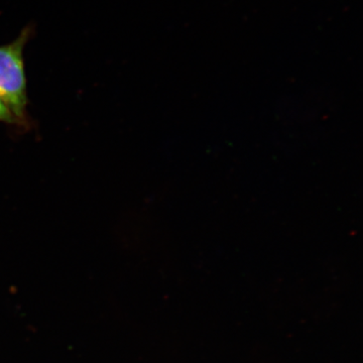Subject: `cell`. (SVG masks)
<instances>
[{
  "label": "cell",
  "instance_id": "cell-1",
  "mask_svg": "<svg viewBox=\"0 0 363 363\" xmlns=\"http://www.w3.org/2000/svg\"><path fill=\"white\" fill-rule=\"evenodd\" d=\"M33 30L26 26L18 39L0 45V98L16 117L18 125L26 123L28 86L23 51Z\"/></svg>",
  "mask_w": 363,
  "mask_h": 363
},
{
  "label": "cell",
  "instance_id": "cell-2",
  "mask_svg": "<svg viewBox=\"0 0 363 363\" xmlns=\"http://www.w3.org/2000/svg\"><path fill=\"white\" fill-rule=\"evenodd\" d=\"M0 123L16 124V125H18V121H16V117H14L13 114L11 113V111H9L6 104L2 101L1 98H0Z\"/></svg>",
  "mask_w": 363,
  "mask_h": 363
}]
</instances>
